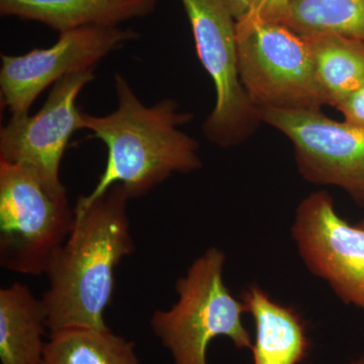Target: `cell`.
<instances>
[{"mask_svg":"<svg viewBox=\"0 0 364 364\" xmlns=\"http://www.w3.org/2000/svg\"><path fill=\"white\" fill-rule=\"evenodd\" d=\"M117 107L107 116L82 112V129L107 148L104 172L90 195L79 196L76 207L97 200L114 184L130 198H141L173 174L202 168L198 144L179 130L193 116L181 112L176 100L165 98L146 107L122 74H114Z\"/></svg>","mask_w":364,"mask_h":364,"instance_id":"7a4b0ae2","label":"cell"},{"mask_svg":"<svg viewBox=\"0 0 364 364\" xmlns=\"http://www.w3.org/2000/svg\"><path fill=\"white\" fill-rule=\"evenodd\" d=\"M242 85L258 109L321 111L325 98L305 38L284 23L236 21Z\"/></svg>","mask_w":364,"mask_h":364,"instance_id":"5b68a950","label":"cell"},{"mask_svg":"<svg viewBox=\"0 0 364 364\" xmlns=\"http://www.w3.org/2000/svg\"><path fill=\"white\" fill-rule=\"evenodd\" d=\"M158 0H0L4 16L39 21L60 33L87 26H119L155 11Z\"/></svg>","mask_w":364,"mask_h":364,"instance_id":"7c38bea8","label":"cell"},{"mask_svg":"<svg viewBox=\"0 0 364 364\" xmlns=\"http://www.w3.org/2000/svg\"><path fill=\"white\" fill-rule=\"evenodd\" d=\"M326 105L337 107L364 85V42L332 33L301 35Z\"/></svg>","mask_w":364,"mask_h":364,"instance_id":"5bb4252c","label":"cell"},{"mask_svg":"<svg viewBox=\"0 0 364 364\" xmlns=\"http://www.w3.org/2000/svg\"><path fill=\"white\" fill-rule=\"evenodd\" d=\"M235 20L239 21L248 14L251 0H224Z\"/></svg>","mask_w":364,"mask_h":364,"instance_id":"d6986e66","label":"cell"},{"mask_svg":"<svg viewBox=\"0 0 364 364\" xmlns=\"http://www.w3.org/2000/svg\"><path fill=\"white\" fill-rule=\"evenodd\" d=\"M43 364H140V361L135 343L109 328H70L50 333Z\"/></svg>","mask_w":364,"mask_h":364,"instance_id":"9a60e30c","label":"cell"},{"mask_svg":"<svg viewBox=\"0 0 364 364\" xmlns=\"http://www.w3.org/2000/svg\"><path fill=\"white\" fill-rule=\"evenodd\" d=\"M240 299L255 326L253 364H301L305 360L311 342L305 320L296 309L275 301L257 284H249Z\"/></svg>","mask_w":364,"mask_h":364,"instance_id":"8fae6325","label":"cell"},{"mask_svg":"<svg viewBox=\"0 0 364 364\" xmlns=\"http://www.w3.org/2000/svg\"><path fill=\"white\" fill-rule=\"evenodd\" d=\"M200 63L214 82L215 107L203 126L205 138L222 148L247 140L261 122L259 109L242 85L236 20L224 0H181Z\"/></svg>","mask_w":364,"mask_h":364,"instance_id":"8992f818","label":"cell"},{"mask_svg":"<svg viewBox=\"0 0 364 364\" xmlns=\"http://www.w3.org/2000/svg\"><path fill=\"white\" fill-rule=\"evenodd\" d=\"M140 37L132 28L87 26L60 33L47 49L21 56L1 55L0 92L2 107L11 117L28 114L41 93L60 79L95 66L124 43Z\"/></svg>","mask_w":364,"mask_h":364,"instance_id":"9c48e42d","label":"cell"},{"mask_svg":"<svg viewBox=\"0 0 364 364\" xmlns=\"http://www.w3.org/2000/svg\"><path fill=\"white\" fill-rule=\"evenodd\" d=\"M346 364H364V355L359 356V358L353 359L350 363Z\"/></svg>","mask_w":364,"mask_h":364,"instance_id":"ffe728a7","label":"cell"},{"mask_svg":"<svg viewBox=\"0 0 364 364\" xmlns=\"http://www.w3.org/2000/svg\"><path fill=\"white\" fill-rule=\"evenodd\" d=\"M226 262L221 249H207L177 279L176 303L153 314L151 329L174 364H208V346L217 337H227L240 350L252 349L245 306L225 282Z\"/></svg>","mask_w":364,"mask_h":364,"instance_id":"3957f363","label":"cell"},{"mask_svg":"<svg viewBox=\"0 0 364 364\" xmlns=\"http://www.w3.org/2000/svg\"><path fill=\"white\" fill-rule=\"evenodd\" d=\"M284 25L301 35L332 33L364 42V0H291Z\"/></svg>","mask_w":364,"mask_h":364,"instance_id":"2e32d148","label":"cell"},{"mask_svg":"<svg viewBox=\"0 0 364 364\" xmlns=\"http://www.w3.org/2000/svg\"><path fill=\"white\" fill-rule=\"evenodd\" d=\"M93 72L90 69L60 79L33 116L11 117L0 131V161L31 170L54 195L66 193L60 166L71 136L82 129V112L76 100L95 79Z\"/></svg>","mask_w":364,"mask_h":364,"instance_id":"30bf717a","label":"cell"},{"mask_svg":"<svg viewBox=\"0 0 364 364\" xmlns=\"http://www.w3.org/2000/svg\"><path fill=\"white\" fill-rule=\"evenodd\" d=\"M74 220L67 193L54 195L31 170L0 161V267L46 274Z\"/></svg>","mask_w":364,"mask_h":364,"instance_id":"277c9868","label":"cell"},{"mask_svg":"<svg viewBox=\"0 0 364 364\" xmlns=\"http://www.w3.org/2000/svg\"><path fill=\"white\" fill-rule=\"evenodd\" d=\"M291 238L306 269L364 312V229L338 214L329 193L314 191L301 200Z\"/></svg>","mask_w":364,"mask_h":364,"instance_id":"ba28073f","label":"cell"},{"mask_svg":"<svg viewBox=\"0 0 364 364\" xmlns=\"http://www.w3.org/2000/svg\"><path fill=\"white\" fill-rule=\"evenodd\" d=\"M359 227L363 228L364 229V217L358 223Z\"/></svg>","mask_w":364,"mask_h":364,"instance_id":"44dd1931","label":"cell"},{"mask_svg":"<svg viewBox=\"0 0 364 364\" xmlns=\"http://www.w3.org/2000/svg\"><path fill=\"white\" fill-rule=\"evenodd\" d=\"M48 329L41 299L21 282L0 289V363L43 364Z\"/></svg>","mask_w":364,"mask_h":364,"instance_id":"4fadbf2b","label":"cell"},{"mask_svg":"<svg viewBox=\"0 0 364 364\" xmlns=\"http://www.w3.org/2000/svg\"><path fill=\"white\" fill-rule=\"evenodd\" d=\"M345 121L364 126V85L345 98L336 107Z\"/></svg>","mask_w":364,"mask_h":364,"instance_id":"ac0fdd59","label":"cell"},{"mask_svg":"<svg viewBox=\"0 0 364 364\" xmlns=\"http://www.w3.org/2000/svg\"><path fill=\"white\" fill-rule=\"evenodd\" d=\"M291 0H251L245 16L268 23H286Z\"/></svg>","mask_w":364,"mask_h":364,"instance_id":"e0dca14e","label":"cell"},{"mask_svg":"<svg viewBox=\"0 0 364 364\" xmlns=\"http://www.w3.org/2000/svg\"><path fill=\"white\" fill-rule=\"evenodd\" d=\"M130 196L122 184L85 207L74 208L68 238L50 262L43 294L50 333L70 328L107 329L105 313L114 289V272L135 252L128 215Z\"/></svg>","mask_w":364,"mask_h":364,"instance_id":"6da1fadb","label":"cell"},{"mask_svg":"<svg viewBox=\"0 0 364 364\" xmlns=\"http://www.w3.org/2000/svg\"><path fill=\"white\" fill-rule=\"evenodd\" d=\"M259 114L293 144L305 181L342 189L364 205V126L335 121L322 111L260 109Z\"/></svg>","mask_w":364,"mask_h":364,"instance_id":"52a82bcc","label":"cell"}]
</instances>
